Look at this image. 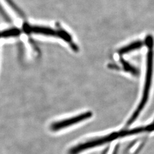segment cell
<instances>
[{"label": "cell", "mask_w": 154, "mask_h": 154, "mask_svg": "<svg viewBox=\"0 0 154 154\" xmlns=\"http://www.w3.org/2000/svg\"><path fill=\"white\" fill-rule=\"evenodd\" d=\"M147 45L148 46L149 51L147 53V72L146 75V80L144 83V87L143 89V96L138 106L137 110L135 111L128 121L127 123V126H130L134 123L138 116H139L140 112L143 110L146 104L149 99V90L151 85L152 77L153 73V63H154V39L152 36H148L146 39Z\"/></svg>", "instance_id": "obj_1"}, {"label": "cell", "mask_w": 154, "mask_h": 154, "mask_svg": "<svg viewBox=\"0 0 154 154\" xmlns=\"http://www.w3.org/2000/svg\"><path fill=\"white\" fill-rule=\"evenodd\" d=\"M23 32L29 34H39L45 36L56 37L61 38L68 43L72 42L71 36L66 31L63 30H55L48 26L32 25L28 23H25L23 24Z\"/></svg>", "instance_id": "obj_2"}, {"label": "cell", "mask_w": 154, "mask_h": 154, "mask_svg": "<svg viewBox=\"0 0 154 154\" xmlns=\"http://www.w3.org/2000/svg\"><path fill=\"white\" fill-rule=\"evenodd\" d=\"M120 138H122L120 131L112 132L107 136H105L101 138H97L93 140L88 141L85 143L79 144L70 149L69 150V154H78L85 150L102 146L105 144L109 143L114 140Z\"/></svg>", "instance_id": "obj_3"}, {"label": "cell", "mask_w": 154, "mask_h": 154, "mask_svg": "<svg viewBox=\"0 0 154 154\" xmlns=\"http://www.w3.org/2000/svg\"><path fill=\"white\" fill-rule=\"evenodd\" d=\"M93 116V113L90 111L86 112L78 116L72 117L69 119H63L60 121L55 122L50 126V129L53 131H58L72 125H75L81 122L88 119Z\"/></svg>", "instance_id": "obj_4"}, {"label": "cell", "mask_w": 154, "mask_h": 154, "mask_svg": "<svg viewBox=\"0 0 154 154\" xmlns=\"http://www.w3.org/2000/svg\"><path fill=\"white\" fill-rule=\"evenodd\" d=\"M21 32L19 29L16 28H11L8 30H4L2 32H0V38L17 37L21 34Z\"/></svg>", "instance_id": "obj_5"}, {"label": "cell", "mask_w": 154, "mask_h": 154, "mask_svg": "<svg viewBox=\"0 0 154 154\" xmlns=\"http://www.w3.org/2000/svg\"><path fill=\"white\" fill-rule=\"evenodd\" d=\"M142 42L141 41H137L135 42L134 43H132L131 44L128 45V46H126L123 48H122L121 49L119 50V51H118L119 54L122 55V54H126L128 52H130L132 50H134L140 48L141 46H142Z\"/></svg>", "instance_id": "obj_6"}, {"label": "cell", "mask_w": 154, "mask_h": 154, "mask_svg": "<svg viewBox=\"0 0 154 154\" xmlns=\"http://www.w3.org/2000/svg\"><path fill=\"white\" fill-rule=\"evenodd\" d=\"M117 152H118V146L115 149V150H114V151L113 152V154H117Z\"/></svg>", "instance_id": "obj_7"}, {"label": "cell", "mask_w": 154, "mask_h": 154, "mask_svg": "<svg viewBox=\"0 0 154 154\" xmlns=\"http://www.w3.org/2000/svg\"><path fill=\"white\" fill-rule=\"evenodd\" d=\"M153 123H154V122H153Z\"/></svg>", "instance_id": "obj_8"}]
</instances>
